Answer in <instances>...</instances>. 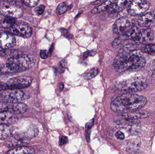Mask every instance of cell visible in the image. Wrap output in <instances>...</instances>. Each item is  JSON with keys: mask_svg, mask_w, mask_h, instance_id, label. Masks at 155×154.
<instances>
[{"mask_svg": "<svg viewBox=\"0 0 155 154\" xmlns=\"http://www.w3.org/2000/svg\"><path fill=\"white\" fill-rule=\"evenodd\" d=\"M45 9V5H41L35 8V12L37 14L41 15L43 13Z\"/></svg>", "mask_w": 155, "mask_h": 154, "instance_id": "cell-28", "label": "cell"}, {"mask_svg": "<svg viewBox=\"0 0 155 154\" xmlns=\"http://www.w3.org/2000/svg\"><path fill=\"white\" fill-rule=\"evenodd\" d=\"M150 115L148 112H137V111L123 115V118L126 119H136L137 118H145Z\"/></svg>", "mask_w": 155, "mask_h": 154, "instance_id": "cell-19", "label": "cell"}, {"mask_svg": "<svg viewBox=\"0 0 155 154\" xmlns=\"http://www.w3.org/2000/svg\"><path fill=\"white\" fill-rule=\"evenodd\" d=\"M1 9L5 15L13 19L20 18L23 14L22 9L14 1H4Z\"/></svg>", "mask_w": 155, "mask_h": 154, "instance_id": "cell-5", "label": "cell"}, {"mask_svg": "<svg viewBox=\"0 0 155 154\" xmlns=\"http://www.w3.org/2000/svg\"><path fill=\"white\" fill-rule=\"evenodd\" d=\"M34 149L30 146H21L9 150L6 154H34Z\"/></svg>", "mask_w": 155, "mask_h": 154, "instance_id": "cell-17", "label": "cell"}, {"mask_svg": "<svg viewBox=\"0 0 155 154\" xmlns=\"http://www.w3.org/2000/svg\"><path fill=\"white\" fill-rule=\"evenodd\" d=\"M32 78L28 76H20L12 78L6 82L9 90H15L28 87L32 81Z\"/></svg>", "mask_w": 155, "mask_h": 154, "instance_id": "cell-6", "label": "cell"}, {"mask_svg": "<svg viewBox=\"0 0 155 154\" xmlns=\"http://www.w3.org/2000/svg\"><path fill=\"white\" fill-rule=\"evenodd\" d=\"M68 137L65 136L61 137L59 139V145L61 146L64 145L68 143Z\"/></svg>", "mask_w": 155, "mask_h": 154, "instance_id": "cell-29", "label": "cell"}, {"mask_svg": "<svg viewBox=\"0 0 155 154\" xmlns=\"http://www.w3.org/2000/svg\"><path fill=\"white\" fill-rule=\"evenodd\" d=\"M69 9V6L65 3H61L59 5L57 8V11L60 14L65 13Z\"/></svg>", "mask_w": 155, "mask_h": 154, "instance_id": "cell-24", "label": "cell"}, {"mask_svg": "<svg viewBox=\"0 0 155 154\" xmlns=\"http://www.w3.org/2000/svg\"><path fill=\"white\" fill-rule=\"evenodd\" d=\"M114 2V1H105L104 2L94 8L91 11V13L93 14H96L106 11L107 10H108L109 7Z\"/></svg>", "mask_w": 155, "mask_h": 154, "instance_id": "cell-20", "label": "cell"}, {"mask_svg": "<svg viewBox=\"0 0 155 154\" xmlns=\"http://www.w3.org/2000/svg\"><path fill=\"white\" fill-rule=\"evenodd\" d=\"M147 82L143 76H134L116 82L115 86L117 89L127 92L142 91L146 88Z\"/></svg>", "mask_w": 155, "mask_h": 154, "instance_id": "cell-4", "label": "cell"}, {"mask_svg": "<svg viewBox=\"0 0 155 154\" xmlns=\"http://www.w3.org/2000/svg\"><path fill=\"white\" fill-rule=\"evenodd\" d=\"M13 18L8 17L5 14H0V28L10 29L15 24Z\"/></svg>", "mask_w": 155, "mask_h": 154, "instance_id": "cell-18", "label": "cell"}, {"mask_svg": "<svg viewBox=\"0 0 155 154\" xmlns=\"http://www.w3.org/2000/svg\"><path fill=\"white\" fill-rule=\"evenodd\" d=\"M150 5V3L146 1L135 0L132 1L128 6V13L132 16L143 14L149 9Z\"/></svg>", "mask_w": 155, "mask_h": 154, "instance_id": "cell-9", "label": "cell"}, {"mask_svg": "<svg viewBox=\"0 0 155 154\" xmlns=\"http://www.w3.org/2000/svg\"><path fill=\"white\" fill-rule=\"evenodd\" d=\"M9 90L7 84L4 82L0 81V91L6 90Z\"/></svg>", "mask_w": 155, "mask_h": 154, "instance_id": "cell-30", "label": "cell"}, {"mask_svg": "<svg viewBox=\"0 0 155 154\" xmlns=\"http://www.w3.org/2000/svg\"><path fill=\"white\" fill-rule=\"evenodd\" d=\"M146 61L142 52L136 49L135 45L127 44L119 50L114 62L117 72L138 71L145 66Z\"/></svg>", "mask_w": 155, "mask_h": 154, "instance_id": "cell-1", "label": "cell"}, {"mask_svg": "<svg viewBox=\"0 0 155 154\" xmlns=\"http://www.w3.org/2000/svg\"><path fill=\"white\" fill-rule=\"evenodd\" d=\"M22 2L26 6L28 7H32L36 6L38 3L39 2V1L37 0H31V1H23Z\"/></svg>", "mask_w": 155, "mask_h": 154, "instance_id": "cell-26", "label": "cell"}, {"mask_svg": "<svg viewBox=\"0 0 155 154\" xmlns=\"http://www.w3.org/2000/svg\"><path fill=\"white\" fill-rule=\"evenodd\" d=\"M17 120L16 115L9 112L0 113V125L11 124Z\"/></svg>", "mask_w": 155, "mask_h": 154, "instance_id": "cell-16", "label": "cell"}, {"mask_svg": "<svg viewBox=\"0 0 155 154\" xmlns=\"http://www.w3.org/2000/svg\"><path fill=\"white\" fill-rule=\"evenodd\" d=\"M40 56L41 58L42 59L47 58L48 56V53L47 51L45 50H41V52H40Z\"/></svg>", "mask_w": 155, "mask_h": 154, "instance_id": "cell-32", "label": "cell"}, {"mask_svg": "<svg viewBox=\"0 0 155 154\" xmlns=\"http://www.w3.org/2000/svg\"><path fill=\"white\" fill-rule=\"evenodd\" d=\"M154 38L153 30L151 29L139 30L133 40L137 43H148L153 41Z\"/></svg>", "mask_w": 155, "mask_h": 154, "instance_id": "cell-12", "label": "cell"}, {"mask_svg": "<svg viewBox=\"0 0 155 154\" xmlns=\"http://www.w3.org/2000/svg\"><path fill=\"white\" fill-rule=\"evenodd\" d=\"M9 29V31L13 34L23 38H29L32 33L31 28L25 22L15 23V24Z\"/></svg>", "mask_w": 155, "mask_h": 154, "instance_id": "cell-10", "label": "cell"}, {"mask_svg": "<svg viewBox=\"0 0 155 154\" xmlns=\"http://www.w3.org/2000/svg\"><path fill=\"white\" fill-rule=\"evenodd\" d=\"M138 24L141 27L149 28L155 25V14L152 13H148L142 15L139 17Z\"/></svg>", "mask_w": 155, "mask_h": 154, "instance_id": "cell-14", "label": "cell"}, {"mask_svg": "<svg viewBox=\"0 0 155 154\" xmlns=\"http://www.w3.org/2000/svg\"><path fill=\"white\" fill-rule=\"evenodd\" d=\"M28 109L27 105L22 103H10L0 102V113L9 112L13 114L17 115L21 114L27 111Z\"/></svg>", "mask_w": 155, "mask_h": 154, "instance_id": "cell-11", "label": "cell"}, {"mask_svg": "<svg viewBox=\"0 0 155 154\" xmlns=\"http://www.w3.org/2000/svg\"><path fill=\"white\" fill-rule=\"evenodd\" d=\"M94 124V119H92L90 122L87 124L86 125V139L87 142L89 141L90 130H91V128L93 127Z\"/></svg>", "mask_w": 155, "mask_h": 154, "instance_id": "cell-25", "label": "cell"}, {"mask_svg": "<svg viewBox=\"0 0 155 154\" xmlns=\"http://www.w3.org/2000/svg\"><path fill=\"white\" fill-rule=\"evenodd\" d=\"M35 64L33 57L26 54H16L0 65V74H11L24 71L32 68Z\"/></svg>", "mask_w": 155, "mask_h": 154, "instance_id": "cell-3", "label": "cell"}, {"mask_svg": "<svg viewBox=\"0 0 155 154\" xmlns=\"http://www.w3.org/2000/svg\"><path fill=\"white\" fill-rule=\"evenodd\" d=\"M12 134V127L7 125H0V140L6 139Z\"/></svg>", "mask_w": 155, "mask_h": 154, "instance_id": "cell-21", "label": "cell"}, {"mask_svg": "<svg viewBox=\"0 0 155 154\" xmlns=\"http://www.w3.org/2000/svg\"><path fill=\"white\" fill-rule=\"evenodd\" d=\"M93 54V52L91 51H87L85 52L84 54V58H87L89 56H92V54Z\"/></svg>", "mask_w": 155, "mask_h": 154, "instance_id": "cell-33", "label": "cell"}, {"mask_svg": "<svg viewBox=\"0 0 155 154\" xmlns=\"http://www.w3.org/2000/svg\"><path fill=\"white\" fill-rule=\"evenodd\" d=\"M134 25L129 19L123 18L117 20L114 24L113 31L119 36H123L128 33Z\"/></svg>", "mask_w": 155, "mask_h": 154, "instance_id": "cell-8", "label": "cell"}, {"mask_svg": "<svg viewBox=\"0 0 155 154\" xmlns=\"http://www.w3.org/2000/svg\"><path fill=\"white\" fill-rule=\"evenodd\" d=\"M99 70L97 68H93L88 72L84 73L83 75V78L86 80H89L95 77L98 74Z\"/></svg>", "mask_w": 155, "mask_h": 154, "instance_id": "cell-23", "label": "cell"}, {"mask_svg": "<svg viewBox=\"0 0 155 154\" xmlns=\"http://www.w3.org/2000/svg\"><path fill=\"white\" fill-rule=\"evenodd\" d=\"M16 44V40L10 33L0 31V48L3 49H11Z\"/></svg>", "mask_w": 155, "mask_h": 154, "instance_id": "cell-13", "label": "cell"}, {"mask_svg": "<svg viewBox=\"0 0 155 154\" xmlns=\"http://www.w3.org/2000/svg\"><path fill=\"white\" fill-rule=\"evenodd\" d=\"M116 137L119 140H123L125 138L124 135L121 131L117 132L115 134Z\"/></svg>", "mask_w": 155, "mask_h": 154, "instance_id": "cell-31", "label": "cell"}, {"mask_svg": "<svg viewBox=\"0 0 155 154\" xmlns=\"http://www.w3.org/2000/svg\"><path fill=\"white\" fill-rule=\"evenodd\" d=\"M25 98V94L21 90H9L0 93V99L4 102L14 104L21 103Z\"/></svg>", "mask_w": 155, "mask_h": 154, "instance_id": "cell-7", "label": "cell"}, {"mask_svg": "<svg viewBox=\"0 0 155 154\" xmlns=\"http://www.w3.org/2000/svg\"><path fill=\"white\" fill-rule=\"evenodd\" d=\"M66 65H67V62L65 60L61 61L59 63V69L61 73H63V72H64L65 68H66Z\"/></svg>", "mask_w": 155, "mask_h": 154, "instance_id": "cell-27", "label": "cell"}, {"mask_svg": "<svg viewBox=\"0 0 155 154\" xmlns=\"http://www.w3.org/2000/svg\"><path fill=\"white\" fill-rule=\"evenodd\" d=\"M131 2V1L125 0L114 1L108 9V12L109 13H114L121 11L127 7H128Z\"/></svg>", "mask_w": 155, "mask_h": 154, "instance_id": "cell-15", "label": "cell"}, {"mask_svg": "<svg viewBox=\"0 0 155 154\" xmlns=\"http://www.w3.org/2000/svg\"><path fill=\"white\" fill-rule=\"evenodd\" d=\"M147 99L145 97L136 94H123L113 99L111 108L118 114H126L137 111L146 105Z\"/></svg>", "mask_w": 155, "mask_h": 154, "instance_id": "cell-2", "label": "cell"}, {"mask_svg": "<svg viewBox=\"0 0 155 154\" xmlns=\"http://www.w3.org/2000/svg\"><path fill=\"white\" fill-rule=\"evenodd\" d=\"M141 51L143 53L155 56V44L149 43L144 45L141 48Z\"/></svg>", "mask_w": 155, "mask_h": 154, "instance_id": "cell-22", "label": "cell"}]
</instances>
